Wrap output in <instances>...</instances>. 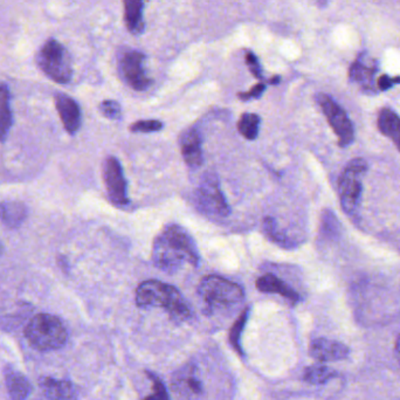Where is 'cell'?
Listing matches in <instances>:
<instances>
[{"instance_id": "1", "label": "cell", "mask_w": 400, "mask_h": 400, "mask_svg": "<svg viewBox=\"0 0 400 400\" xmlns=\"http://www.w3.org/2000/svg\"><path fill=\"white\" fill-rule=\"evenodd\" d=\"M153 260L160 271L173 274L183 265L197 267L199 252L187 230L178 225H169L153 242Z\"/></svg>"}, {"instance_id": "2", "label": "cell", "mask_w": 400, "mask_h": 400, "mask_svg": "<svg viewBox=\"0 0 400 400\" xmlns=\"http://www.w3.org/2000/svg\"><path fill=\"white\" fill-rule=\"evenodd\" d=\"M136 305L139 308L160 307L167 309L170 315L178 321H187L191 317V309L178 289L173 286L149 280L136 289Z\"/></svg>"}, {"instance_id": "3", "label": "cell", "mask_w": 400, "mask_h": 400, "mask_svg": "<svg viewBox=\"0 0 400 400\" xmlns=\"http://www.w3.org/2000/svg\"><path fill=\"white\" fill-rule=\"evenodd\" d=\"M25 335L28 342L39 351H53L65 346L67 330L61 319L51 314H39L30 321Z\"/></svg>"}, {"instance_id": "4", "label": "cell", "mask_w": 400, "mask_h": 400, "mask_svg": "<svg viewBox=\"0 0 400 400\" xmlns=\"http://www.w3.org/2000/svg\"><path fill=\"white\" fill-rule=\"evenodd\" d=\"M199 295L208 312L216 309L231 308L244 301L245 292L241 286L228 278L208 275L200 282L198 288Z\"/></svg>"}, {"instance_id": "5", "label": "cell", "mask_w": 400, "mask_h": 400, "mask_svg": "<svg viewBox=\"0 0 400 400\" xmlns=\"http://www.w3.org/2000/svg\"><path fill=\"white\" fill-rule=\"evenodd\" d=\"M367 171V163L363 158L350 160L339 177V194L344 212L355 216L360 208L363 194V178Z\"/></svg>"}, {"instance_id": "6", "label": "cell", "mask_w": 400, "mask_h": 400, "mask_svg": "<svg viewBox=\"0 0 400 400\" xmlns=\"http://www.w3.org/2000/svg\"><path fill=\"white\" fill-rule=\"evenodd\" d=\"M37 65L53 81L65 85L73 76L71 58L65 46L51 39L46 41L37 54Z\"/></svg>"}, {"instance_id": "7", "label": "cell", "mask_w": 400, "mask_h": 400, "mask_svg": "<svg viewBox=\"0 0 400 400\" xmlns=\"http://www.w3.org/2000/svg\"><path fill=\"white\" fill-rule=\"evenodd\" d=\"M194 201L198 210L207 217L225 218L230 214V206L214 175L204 177L194 192Z\"/></svg>"}, {"instance_id": "8", "label": "cell", "mask_w": 400, "mask_h": 400, "mask_svg": "<svg viewBox=\"0 0 400 400\" xmlns=\"http://www.w3.org/2000/svg\"><path fill=\"white\" fill-rule=\"evenodd\" d=\"M316 101L322 109L323 114L326 115L327 121L329 122L334 133L337 136L339 146L342 148L349 146L355 139V131H353V122L350 121L346 112L339 103H336L329 95L326 94H319L316 96Z\"/></svg>"}, {"instance_id": "9", "label": "cell", "mask_w": 400, "mask_h": 400, "mask_svg": "<svg viewBox=\"0 0 400 400\" xmlns=\"http://www.w3.org/2000/svg\"><path fill=\"white\" fill-rule=\"evenodd\" d=\"M171 387L180 400H199L204 394L199 367L189 363L177 370L171 378Z\"/></svg>"}, {"instance_id": "10", "label": "cell", "mask_w": 400, "mask_h": 400, "mask_svg": "<svg viewBox=\"0 0 400 400\" xmlns=\"http://www.w3.org/2000/svg\"><path fill=\"white\" fill-rule=\"evenodd\" d=\"M143 62L144 54L137 51H127L119 62V74L127 85L137 92H143L151 86V80L146 76Z\"/></svg>"}, {"instance_id": "11", "label": "cell", "mask_w": 400, "mask_h": 400, "mask_svg": "<svg viewBox=\"0 0 400 400\" xmlns=\"http://www.w3.org/2000/svg\"><path fill=\"white\" fill-rule=\"evenodd\" d=\"M103 180L109 199L117 206L128 204L127 182L123 173L122 165L115 157H108L103 163Z\"/></svg>"}, {"instance_id": "12", "label": "cell", "mask_w": 400, "mask_h": 400, "mask_svg": "<svg viewBox=\"0 0 400 400\" xmlns=\"http://www.w3.org/2000/svg\"><path fill=\"white\" fill-rule=\"evenodd\" d=\"M309 353L319 362H337L349 356L350 349L346 344L328 339H316L310 343Z\"/></svg>"}, {"instance_id": "13", "label": "cell", "mask_w": 400, "mask_h": 400, "mask_svg": "<svg viewBox=\"0 0 400 400\" xmlns=\"http://www.w3.org/2000/svg\"><path fill=\"white\" fill-rule=\"evenodd\" d=\"M55 107L66 131L71 135L78 133L81 127V109L71 96L58 94L55 96Z\"/></svg>"}, {"instance_id": "14", "label": "cell", "mask_w": 400, "mask_h": 400, "mask_svg": "<svg viewBox=\"0 0 400 400\" xmlns=\"http://www.w3.org/2000/svg\"><path fill=\"white\" fill-rule=\"evenodd\" d=\"M180 150L187 167L198 169L203 164V150L197 130L194 128L185 130L180 139Z\"/></svg>"}, {"instance_id": "15", "label": "cell", "mask_w": 400, "mask_h": 400, "mask_svg": "<svg viewBox=\"0 0 400 400\" xmlns=\"http://www.w3.org/2000/svg\"><path fill=\"white\" fill-rule=\"evenodd\" d=\"M257 288L262 293L268 294H278L289 300L293 303H296L301 300L299 293L293 289L288 283L273 274H266L257 280Z\"/></svg>"}, {"instance_id": "16", "label": "cell", "mask_w": 400, "mask_h": 400, "mask_svg": "<svg viewBox=\"0 0 400 400\" xmlns=\"http://www.w3.org/2000/svg\"><path fill=\"white\" fill-rule=\"evenodd\" d=\"M40 387L48 400H78L74 385L68 380L45 377L40 380Z\"/></svg>"}, {"instance_id": "17", "label": "cell", "mask_w": 400, "mask_h": 400, "mask_svg": "<svg viewBox=\"0 0 400 400\" xmlns=\"http://www.w3.org/2000/svg\"><path fill=\"white\" fill-rule=\"evenodd\" d=\"M377 67L373 62H367V57L360 55L350 68V78L362 86L365 90H373V78L376 74Z\"/></svg>"}, {"instance_id": "18", "label": "cell", "mask_w": 400, "mask_h": 400, "mask_svg": "<svg viewBox=\"0 0 400 400\" xmlns=\"http://www.w3.org/2000/svg\"><path fill=\"white\" fill-rule=\"evenodd\" d=\"M28 217V208L20 201L0 203V220L6 228H17Z\"/></svg>"}, {"instance_id": "19", "label": "cell", "mask_w": 400, "mask_h": 400, "mask_svg": "<svg viewBox=\"0 0 400 400\" xmlns=\"http://www.w3.org/2000/svg\"><path fill=\"white\" fill-rule=\"evenodd\" d=\"M378 128L380 133L387 136L396 144L397 149L400 151V117L389 108L380 110L378 115Z\"/></svg>"}, {"instance_id": "20", "label": "cell", "mask_w": 400, "mask_h": 400, "mask_svg": "<svg viewBox=\"0 0 400 400\" xmlns=\"http://www.w3.org/2000/svg\"><path fill=\"white\" fill-rule=\"evenodd\" d=\"M123 5L128 31L134 35H141L144 32L143 0H123Z\"/></svg>"}, {"instance_id": "21", "label": "cell", "mask_w": 400, "mask_h": 400, "mask_svg": "<svg viewBox=\"0 0 400 400\" xmlns=\"http://www.w3.org/2000/svg\"><path fill=\"white\" fill-rule=\"evenodd\" d=\"M5 380L11 400H26L31 392V384L24 375L8 369L5 373Z\"/></svg>"}, {"instance_id": "22", "label": "cell", "mask_w": 400, "mask_h": 400, "mask_svg": "<svg viewBox=\"0 0 400 400\" xmlns=\"http://www.w3.org/2000/svg\"><path fill=\"white\" fill-rule=\"evenodd\" d=\"M12 112L10 105V90L5 83H0V142L7 139L12 127Z\"/></svg>"}, {"instance_id": "23", "label": "cell", "mask_w": 400, "mask_h": 400, "mask_svg": "<svg viewBox=\"0 0 400 400\" xmlns=\"http://www.w3.org/2000/svg\"><path fill=\"white\" fill-rule=\"evenodd\" d=\"M337 376V372L331 367L316 364L305 370L303 372V380L309 384H324L328 380H333Z\"/></svg>"}, {"instance_id": "24", "label": "cell", "mask_w": 400, "mask_h": 400, "mask_svg": "<svg viewBox=\"0 0 400 400\" xmlns=\"http://www.w3.org/2000/svg\"><path fill=\"white\" fill-rule=\"evenodd\" d=\"M261 119L257 114H244L237 123V130L245 139L254 141L258 137Z\"/></svg>"}, {"instance_id": "25", "label": "cell", "mask_w": 400, "mask_h": 400, "mask_svg": "<svg viewBox=\"0 0 400 400\" xmlns=\"http://www.w3.org/2000/svg\"><path fill=\"white\" fill-rule=\"evenodd\" d=\"M248 316H249V308L245 309L244 312H241V315L239 316L237 322L234 323L231 331H230V343H231V346H233L235 351L240 355H244V351L241 349L240 339L245 326L247 323Z\"/></svg>"}, {"instance_id": "26", "label": "cell", "mask_w": 400, "mask_h": 400, "mask_svg": "<svg viewBox=\"0 0 400 400\" xmlns=\"http://www.w3.org/2000/svg\"><path fill=\"white\" fill-rule=\"evenodd\" d=\"M146 376L149 378L153 385V394L146 396L144 400H170L169 394H167V387L164 385L163 382L160 380V377L153 372H146Z\"/></svg>"}, {"instance_id": "27", "label": "cell", "mask_w": 400, "mask_h": 400, "mask_svg": "<svg viewBox=\"0 0 400 400\" xmlns=\"http://www.w3.org/2000/svg\"><path fill=\"white\" fill-rule=\"evenodd\" d=\"M163 129V123L156 119H146V121H139V122L134 123L130 127V130L133 133H156L160 130Z\"/></svg>"}, {"instance_id": "28", "label": "cell", "mask_w": 400, "mask_h": 400, "mask_svg": "<svg viewBox=\"0 0 400 400\" xmlns=\"http://www.w3.org/2000/svg\"><path fill=\"white\" fill-rule=\"evenodd\" d=\"M100 110L105 117L110 119H117L122 115V109L119 102L112 101V100H107L102 102L100 105Z\"/></svg>"}, {"instance_id": "29", "label": "cell", "mask_w": 400, "mask_h": 400, "mask_svg": "<svg viewBox=\"0 0 400 400\" xmlns=\"http://www.w3.org/2000/svg\"><path fill=\"white\" fill-rule=\"evenodd\" d=\"M245 59H246V64H247L252 74L254 75L255 78H259V80H261L262 69L257 55L253 52L247 51L246 55H245Z\"/></svg>"}, {"instance_id": "30", "label": "cell", "mask_w": 400, "mask_h": 400, "mask_svg": "<svg viewBox=\"0 0 400 400\" xmlns=\"http://www.w3.org/2000/svg\"><path fill=\"white\" fill-rule=\"evenodd\" d=\"M266 90V85L264 83H259V85L254 86L253 88L249 90V92L239 93V99L242 100V101H249L252 99H259L260 96L264 94Z\"/></svg>"}, {"instance_id": "31", "label": "cell", "mask_w": 400, "mask_h": 400, "mask_svg": "<svg viewBox=\"0 0 400 400\" xmlns=\"http://www.w3.org/2000/svg\"><path fill=\"white\" fill-rule=\"evenodd\" d=\"M400 78H390L389 75H382L378 81H377V86L380 90H387V89L392 88L394 85H399Z\"/></svg>"}, {"instance_id": "32", "label": "cell", "mask_w": 400, "mask_h": 400, "mask_svg": "<svg viewBox=\"0 0 400 400\" xmlns=\"http://www.w3.org/2000/svg\"><path fill=\"white\" fill-rule=\"evenodd\" d=\"M394 351H396V356H397L398 360L400 362V336L398 337L397 342H396Z\"/></svg>"}, {"instance_id": "33", "label": "cell", "mask_w": 400, "mask_h": 400, "mask_svg": "<svg viewBox=\"0 0 400 400\" xmlns=\"http://www.w3.org/2000/svg\"><path fill=\"white\" fill-rule=\"evenodd\" d=\"M278 82H280V76H275V78L269 80V83H271V85H278Z\"/></svg>"}]
</instances>
